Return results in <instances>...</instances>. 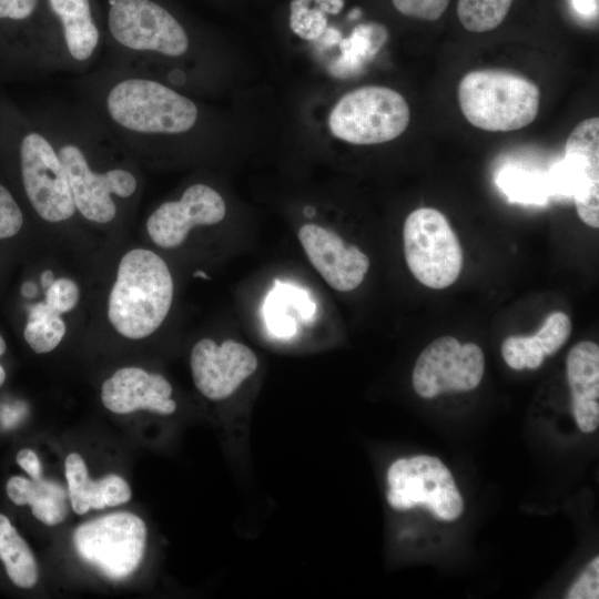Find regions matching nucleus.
Here are the masks:
<instances>
[{
	"mask_svg": "<svg viewBox=\"0 0 599 599\" xmlns=\"http://www.w3.org/2000/svg\"><path fill=\"white\" fill-rule=\"evenodd\" d=\"M23 225V214L10 191L0 184V240L14 236Z\"/></svg>",
	"mask_w": 599,
	"mask_h": 599,
	"instance_id": "29",
	"label": "nucleus"
},
{
	"mask_svg": "<svg viewBox=\"0 0 599 599\" xmlns=\"http://www.w3.org/2000/svg\"><path fill=\"white\" fill-rule=\"evenodd\" d=\"M566 598L568 599H598L599 598V558L595 557L571 586Z\"/></svg>",
	"mask_w": 599,
	"mask_h": 599,
	"instance_id": "30",
	"label": "nucleus"
},
{
	"mask_svg": "<svg viewBox=\"0 0 599 599\" xmlns=\"http://www.w3.org/2000/svg\"><path fill=\"white\" fill-rule=\"evenodd\" d=\"M387 501L396 510L426 507L437 519L451 521L464 510L463 497L450 470L434 456L394 461L387 471Z\"/></svg>",
	"mask_w": 599,
	"mask_h": 599,
	"instance_id": "8",
	"label": "nucleus"
},
{
	"mask_svg": "<svg viewBox=\"0 0 599 599\" xmlns=\"http://www.w3.org/2000/svg\"><path fill=\"white\" fill-rule=\"evenodd\" d=\"M47 6L59 27L47 42L42 68L77 75L89 72L103 50L90 0H47Z\"/></svg>",
	"mask_w": 599,
	"mask_h": 599,
	"instance_id": "10",
	"label": "nucleus"
},
{
	"mask_svg": "<svg viewBox=\"0 0 599 599\" xmlns=\"http://www.w3.org/2000/svg\"><path fill=\"white\" fill-rule=\"evenodd\" d=\"M6 493L14 505H29L32 515L47 526L61 524L68 515V493L53 480L12 476L6 484Z\"/></svg>",
	"mask_w": 599,
	"mask_h": 599,
	"instance_id": "18",
	"label": "nucleus"
},
{
	"mask_svg": "<svg viewBox=\"0 0 599 599\" xmlns=\"http://www.w3.org/2000/svg\"><path fill=\"white\" fill-rule=\"evenodd\" d=\"M6 380V370L4 368L0 365V387L3 385Z\"/></svg>",
	"mask_w": 599,
	"mask_h": 599,
	"instance_id": "36",
	"label": "nucleus"
},
{
	"mask_svg": "<svg viewBox=\"0 0 599 599\" xmlns=\"http://www.w3.org/2000/svg\"><path fill=\"white\" fill-rule=\"evenodd\" d=\"M79 287L70 278H59L45 290V303L58 313L72 311L79 302Z\"/></svg>",
	"mask_w": 599,
	"mask_h": 599,
	"instance_id": "27",
	"label": "nucleus"
},
{
	"mask_svg": "<svg viewBox=\"0 0 599 599\" xmlns=\"http://www.w3.org/2000/svg\"><path fill=\"white\" fill-rule=\"evenodd\" d=\"M193 275L204 277V278H209V276L203 271H196Z\"/></svg>",
	"mask_w": 599,
	"mask_h": 599,
	"instance_id": "38",
	"label": "nucleus"
},
{
	"mask_svg": "<svg viewBox=\"0 0 599 599\" xmlns=\"http://www.w3.org/2000/svg\"><path fill=\"white\" fill-rule=\"evenodd\" d=\"M226 214V204L213 187L196 183L190 185L175 201L158 206L146 221L151 240L165 248L182 244L192 227L214 225Z\"/></svg>",
	"mask_w": 599,
	"mask_h": 599,
	"instance_id": "13",
	"label": "nucleus"
},
{
	"mask_svg": "<svg viewBox=\"0 0 599 599\" xmlns=\"http://www.w3.org/2000/svg\"><path fill=\"white\" fill-rule=\"evenodd\" d=\"M570 333L569 316L562 312H554L546 317L539 331L530 338L546 357L557 353L566 344Z\"/></svg>",
	"mask_w": 599,
	"mask_h": 599,
	"instance_id": "25",
	"label": "nucleus"
},
{
	"mask_svg": "<svg viewBox=\"0 0 599 599\" xmlns=\"http://www.w3.org/2000/svg\"><path fill=\"white\" fill-rule=\"evenodd\" d=\"M146 526L129 511L108 514L78 526L72 541L78 556L111 581H121L140 567Z\"/></svg>",
	"mask_w": 599,
	"mask_h": 599,
	"instance_id": "4",
	"label": "nucleus"
},
{
	"mask_svg": "<svg viewBox=\"0 0 599 599\" xmlns=\"http://www.w3.org/2000/svg\"><path fill=\"white\" fill-rule=\"evenodd\" d=\"M408 268L427 287L441 290L458 278L463 251L446 216L436 209L413 211L403 227Z\"/></svg>",
	"mask_w": 599,
	"mask_h": 599,
	"instance_id": "6",
	"label": "nucleus"
},
{
	"mask_svg": "<svg viewBox=\"0 0 599 599\" xmlns=\"http://www.w3.org/2000/svg\"><path fill=\"white\" fill-rule=\"evenodd\" d=\"M172 386L160 374L140 367H123L108 378L101 387V400L115 414H130L140 409L160 415L173 414L175 402Z\"/></svg>",
	"mask_w": 599,
	"mask_h": 599,
	"instance_id": "15",
	"label": "nucleus"
},
{
	"mask_svg": "<svg viewBox=\"0 0 599 599\" xmlns=\"http://www.w3.org/2000/svg\"><path fill=\"white\" fill-rule=\"evenodd\" d=\"M496 183L510 202L541 205L551 195L547 174L516 166L504 167Z\"/></svg>",
	"mask_w": 599,
	"mask_h": 599,
	"instance_id": "21",
	"label": "nucleus"
},
{
	"mask_svg": "<svg viewBox=\"0 0 599 599\" xmlns=\"http://www.w3.org/2000/svg\"><path fill=\"white\" fill-rule=\"evenodd\" d=\"M288 306L295 307L304 321L315 313V304L306 291L275 281L274 288L265 300L263 313L267 327L277 337H291L296 331L293 318L286 314Z\"/></svg>",
	"mask_w": 599,
	"mask_h": 599,
	"instance_id": "19",
	"label": "nucleus"
},
{
	"mask_svg": "<svg viewBox=\"0 0 599 599\" xmlns=\"http://www.w3.org/2000/svg\"><path fill=\"white\" fill-rule=\"evenodd\" d=\"M6 342L3 337L0 335V356L6 352Z\"/></svg>",
	"mask_w": 599,
	"mask_h": 599,
	"instance_id": "37",
	"label": "nucleus"
},
{
	"mask_svg": "<svg viewBox=\"0 0 599 599\" xmlns=\"http://www.w3.org/2000/svg\"><path fill=\"white\" fill-rule=\"evenodd\" d=\"M576 10L581 14L592 12L595 9V0H572Z\"/></svg>",
	"mask_w": 599,
	"mask_h": 599,
	"instance_id": "34",
	"label": "nucleus"
},
{
	"mask_svg": "<svg viewBox=\"0 0 599 599\" xmlns=\"http://www.w3.org/2000/svg\"><path fill=\"white\" fill-rule=\"evenodd\" d=\"M298 238L311 264L332 288L348 292L364 281L369 258L335 232L309 223L300 229Z\"/></svg>",
	"mask_w": 599,
	"mask_h": 599,
	"instance_id": "14",
	"label": "nucleus"
},
{
	"mask_svg": "<svg viewBox=\"0 0 599 599\" xmlns=\"http://www.w3.org/2000/svg\"><path fill=\"white\" fill-rule=\"evenodd\" d=\"M105 63L142 72L159 59H181L191 39L181 22L153 0H109Z\"/></svg>",
	"mask_w": 599,
	"mask_h": 599,
	"instance_id": "1",
	"label": "nucleus"
},
{
	"mask_svg": "<svg viewBox=\"0 0 599 599\" xmlns=\"http://www.w3.org/2000/svg\"><path fill=\"white\" fill-rule=\"evenodd\" d=\"M311 0H292L290 4L291 30L304 40H317L327 28V17Z\"/></svg>",
	"mask_w": 599,
	"mask_h": 599,
	"instance_id": "24",
	"label": "nucleus"
},
{
	"mask_svg": "<svg viewBox=\"0 0 599 599\" xmlns=\"http://www.w3.org/2000/svg\"><path fill=\"white\" fill-rule=\"evenodd\" d=\"M68 496L72 510L83 515L90 509H103L128 502L132 493L126 480L108 474L99 480L89 477L87 465L78 453H71L64 461Z\"/></svg>",
	"mask_w": 599,
	"mask_h": 599,
	"instance_id": "17",
	"label": "nucleus"
},
{
	"mask_svg": "<svg viewBox=\"0 0 599 599\" xmlns=\"http://www.w3.org/2000/svg\"><path fill=\"white\" fill-rule=\"evenodd\" d=\"M18 160L23 191L34 212L49 223L70 220L77 207L67 174L39 125H29L20 133Z\"/></svg>",
	"mask_w": 599,
	"mask_h": 599,
	"instance_id": "7",
	"label": "nucleus"
},
{
	"mask_svg": "<svg viewBox=\"0 0 599 599\" xmlns=\"http://www.w3.org/2000/svg\"><path fill=\"white\" fill-rule=\"evenodd\" d=\"M484 370L485 356L477 344H461L453 336H441L417 358L413 387L427 399L443 393L470 392L481 382Z\"/></svg>",
	"mask_w": 599,
	"mask_h": 599,
	"instance_id": "11",
	"label": "nucleus"
},
{
	"mask_svg": "<svg viewBox=\"0 0 599 599\" xmlns=\"http://www.w3.org/2000/svg\"><path fill=\"white\" fill-rule=\"evenodd\" d=\"M190 365L196 388L211 400L230 397L257 368L255 353L246 345L226 339L217 345L210 338L192 348Z\"/></svg>",
	"mask_w": 599,
	"mask_h": 599,
	"instance_id": "12",
	"label": "nucleus"
},
{
	"mask_svg": "<svg viewBox=\"0 0 599 599\" xmlns=\"http://www.w3.org/2000/svg\"><path fill=\"white\" fill-rule=\"evenodd\" d=\"M53 281H54V277L51 271H45L41 275V284L44 290L49 288V286L53 283Z\"/></svg>",
	"mask_w": 599,
	"mask_h": 599,
	"instance_id": "35",
	"label": "nucleus"
},
{
	"mask_svg": "<svg viewBox=\"0 0 599 599\" xmlns=\"http://www.w3.org/2000/svg\"><path fill=\"white\" fill-rule=\"evenodd\" d=\"M566 367L575 420L582 432H595L599 425V346L579 342L569 351Z\"/></svg>",
	"mask_w": 599,
	"mask_h": 599,
	"instance_id": "16",
	"label": "nucleus"
},
{
	"mask_svg": "<svg viewBox=\"0 0 599 599\" xmlns=\"http://www.w3.org/2000/svg\"><path fill=\"white\" fill-rule=\"evenodd\" d=\"M458 102L466 120L490 132L529 125L540 106V90L527 78L505 70L468 72L458 85Z\"/></svg>",
	"mask_w": 599,
	"mask_h": 599,
	"instance_id": "3",
	"label": "nucleus"
},
{
	"mask_svg": "<svg viewBox=\"0 0 599 599\" xmlns=\"http://www.w3.org/2000/svg\"><path fill=\"white\" fill-rule=\"evenodd\" d=\"M514 0H458L457 17L471 32L496 29L506 18Z\"/></svg>",
	"mask_w": 599,
	"mask_h": 599,
	"instance_id": "23",
	"label": "nucleus"
},
{
	"mask_svg": "<svg viewBox=\"0 0 599 599\" xmlns=\"http://www.w3.org/2000/svg\"><path fill=\"white\" fill-rule=\"evenodd\" d=\"M547 174L551 195L571 196L580 220L599 227V119L581 121L570 133L565 156Z\"/></svg>",
	"mask_w": 599,
	"mask_h": 599,
	"instance_id": "9",
	"label": "nucleus"
},
{
	"mask_svg": "<svg viewBox=\"0 0 599 599\" xmlns=\"http://www.w3.org/2000/svg\"><path fill=\"white\" fill-rule=\"evenodd\" d=\"M173 300V280L154 252L134 248L120 261L108 303V316L119 334L141 339L165 319Z\"/></svg>",
	"mask_w": 599,
	"mask_h": 599,
	"instance_id": "2",
	"label": "nucleus"
},
{
	"mask_svg": "<svg viewBox=\"0 0 599 599\" xmlns=\"http://www.w3.org/2000/svg\"><path fill=\"white\" fill-rule=\"evenodd\" d=\"M314 1L316 7L324 13L337 14L344 7V0H311Z\"/></svg>",
	"mask_w": 599,
	"mask_h": 599,
	"instance_id": "33",
	"label": "nucleus"
},
{
	"mask_svg": "<svg viewBox=\"0 0 599 599\" xmlns=\"http://www.w3.org/2000/svg\"><path fill=\"white\" fill-rule=\"evenodd\" d=\"M395 9L409 18L435 21L446 11L450 0H392Z\"/></svg>",
	"mask_w": 599,
	"mask_h": 599,
	"instance_id": "28",
	"label": "nucleus"
},
{
	"mask_svg": "<svg viewBox=\"0 0 599 599\" xmlns=\"http://www.w3.org/2000/svg\"><path fill=\"white\" fill-rule=\"evenodd\" d=\"M501 355L506 364L517 370L538 368L545 358L529 336L507 337L501 345Z\"/></svg>",
	"mask_w": 599,
	"mask_h": 599,
	"instance_id": "26",
	"label": "nucleus"
},
{
	"mask_svg": "<svg viewBox=\"0 0 599 599\" xmlns=\"http://www.w3.org/2000/svg\"><path fill=\"white\" fill-rule=\"evenodd\" d=\"M404 97L386 87L366 85L343 95L332 109V134L357 145L379 144L398 138L409 124Z\"/></svg>",
	"mask_w": 599,
	"mask_h": 599,
	"instance_id": "5",
	"label": "nucleus"
},
{
	"mask_svg": "<svg viewBox=\"0 0 599 599\" xmlns=\"http://www.w3.org/2000/svg\"><path fill=\"white\" fill-rule=\"evenodd\" d=\"M65 329L60 313L43 302L30 306L23 336L35 353L43 354L53 351L60 344Z\"/></svg>",
	"mask_w": 599,
	"mask_h": 599,
	"instance_id": "22",
	"label": "nucleus"
},
{
	"mask_svg": "<svg viewBox=\"0 0 599 599\" xmlns=\"http://www.w3.org/2000/svg\"><path fill=\"white\" fill-rule=\"evenodd\" d=\"M16 461L20 468H22L31 477V479L42 478V466L34 450L30 448H22L18 451Z\"/></svg>",
	"mask_w": 599,
	"mask_h": 599,
	"instance_id": "32",
	"label": "nucleus"
},
{
	"mask_svg": "<svg viewBox=\"0 0 599 599\" xmlns=\"http://www.w3.org/2000/svg\"><path fill=\"white\" fill-rule=\"evenodd\" d=\"M39 0H0V20L23 21L33 16Z\"/></svg>",
	"mask_w": 599,
	"mask_h": 599,
	"instance_id": "31",
	"label": "nucleus"
},
{
	"mask_svg": "<svg viewBox=\"0 0 599 599\" xmlns=\"http://www.w3.org/2000/svg\"><path fill=\"white\" fill-rule=\"evenodd\" d=\"M0 560L14 586L30 589L37 583L39 570L33 552L3 514H0Z\"/></svg>",
	"mask_w": 599,
	"mask_h": 599,
	"instance_id": "20",
	"label": "nucleus"
}]
</instances>
